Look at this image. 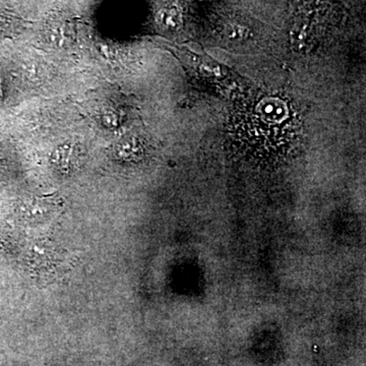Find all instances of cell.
I'll list each match as a JSON object with an SVG mask.
<instances>
[{
	"label": "cell",
	"instance_id": "6da1fadb",
	"mask_svg": "<svg viewBox=\"0 0 366 366\" xmlns=\"http://www.w3.org/2000/svg\"><path fill=\"white\" fill-rule=\"evenodd\" d=\"M244 117H247V120L243 124H249L247 129L252 134L249 137L252 142L250 147L257 148L259 153L262 149L271 150L269 144L271 141L274 142L276 148H279L282 132H290V129H284V127H288L295 124V113L291 112L290 106L277 96L259 97L252 103Z\"/></svg>",
	"mask_w": 366,
	"mask_h": 366
},
{
	"label": "cell",
	"instance_id": "7a4b0ae2",
	"mask_svg": "<svg viewBox=\"0 0 366 366\" xmlns=\"http://www.w3.org/2000/svg\"><path fill=\"white\" fill-rule=\"evenodd\" d=\"M189 53L190 64L197 69L199 74H203L209 79H224L227 76V71L225 67L219 64L215 60L209 59V56L194 54V52Z\"/></svg>",
	"mask_w": 366,
	"mask_h": 366
},
{
	"label": "cell",
	"instance_id": "3957f363",
	"mask_svg": "<svg viewBox=\"0 0 366 366\" xmlns=\"http://www.w3.org/2000/svg\"><path fill=\"white\" fill-rule=\"evenodd\" d=\"M141 154L142 144L134 137H127L120 139L113 149V155L117 160L124 161V162L136 160L141 157Z\"/></svg>",
	"mask_w": 366,
	"mask_h": 366
},
{
	"label": "cell",
	"instance_id": "277c9868",
	"mask_svg": "<svg viewBox=\"0 0 366 366\" xmlns=\"http://www.w3.org/2000/svg\"><path fill=\"white\" fill-rule=\"evenodd\" d=\"M47 38L52 45L64 48L71 44L72 34L66 24H55L48 29Z\"/></svg>",
	"mask_w": 366,
	"mask_h": 366
},
{
	"label": "cell",
	"instance_id": "5b68a950",
	"mask_svg": "<svg viewBox=\"0 0 366 366\" xmlns=\"http://www.w3.org/2000/svg\"><path fill=\"white\" fill-rule=\"evenodd\" d=\"M157 21L164 30L174 31L182 24V16L177 7L168 6L159 11Z\"/></svg>",
	"mask_w": 366,
	"mask_h": 366
},
{
	"label": "cell",
	"instance_id": "8992f818",
	"mask_svg": "<svg viewBox=\"0 0 366 366\" xmlns=\"http://www.w3.org/2000/svg\"><path fill=\"white\" fill-rule=\"evenodd\" d=\"M76 159V152L69 144L60 146L52 154L51 161L55 166L59 168L71 167L72 162Z\"/></svg>",
	"mask_w": 366,
	"mask_h": 366
},
{
	"label": "cell",
	"instance_id": "52a82bcc",
	"mask_svg": "<svg viewBox=\"0 0 366 366\" xmlns=\"http://www.w3.org/2000/svg\"><path fill=\"white\" fill-rule=\"evenodd\" d=\"M117 115L112 114V113H107L103 117V122H105L107 127H114L117 124Z\"/></svg>",
	"mask_w": 366,
	"mask_h": 366
}]
</instances>
